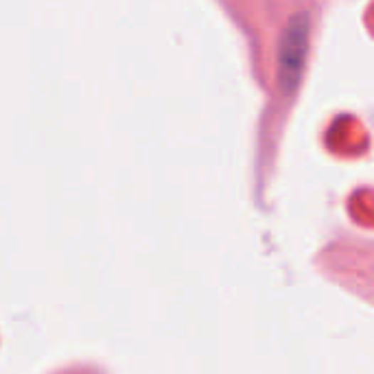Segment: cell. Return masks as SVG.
Listing matches in <instances>:
<instances>
[{
    "mask_svg": "<svg viewBox=\"0 0 374 374\" xmlns=\"http://www.w3.org/2000/svg\"><path fill=\"white\" fill-rule=\"evenodd\" d=\"M306 50H309V20L304 16H296L289 24H287L282 40H280V85L284 92L296 90L300 83L302 68L306 62Z\"/></svg>",
    "mask_w": 374,
    "mask_h": 374,
    "instance_id": "cell-1",
    "label": "cell"
}]
</instances>
